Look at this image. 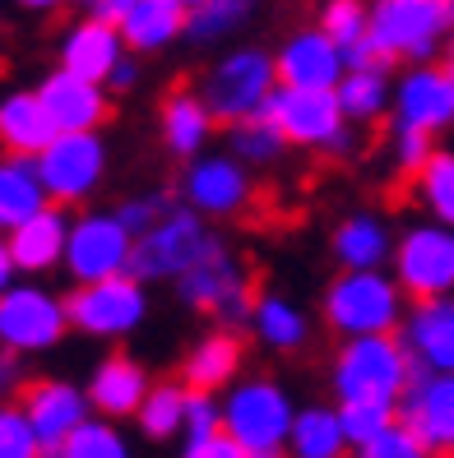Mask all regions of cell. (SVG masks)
Listing matches in <instances>:
<instances>
[{
	"label": "cell",
	"mask_w": 454,
	"mask_h": 458,
	"mask_svg": "<svg viewBox=\"0 0 454 458\" xmlns=\"http://www.w3.org/2000/svg\"><path fill=\"white\" fill-rule=\"evenodd\" d=\"M413 357L398 334H362L343 338L330 385L338 403H398L413 385Z\"/></svg>",
	"instance_id": "cell-1"
},
{
	"label": "cell",
	"mask_w": 454,
	"mask_h": 458,
	"mask_svg": "<svg viewBox=\"0 0 454 458\" xmlns=\"http://www.w3.org/2000/svg\"><path fill=\"white\" fill-rule=\"evenodd\" d=\"M404 287L385 268H343L325 287V325L343 338L362 334H398L404 325Z\"/></svg>",
	"instance_id": "cell-2"
},
{
	"label": "cell",
	"mask_w": 454,
	"mask_h": 458,
	"mask_svg": "<svg viewBox=\"0 0 454 458\" xmlns=\"http://www.w3.org/2000/svg\"><path fill=\"white\" fill-rule=\"evenodd\" d=\"M454 38V0H371V42L381 56L422 65Z\"/></svg>",
	"instance_id": "cell-3"
},
{
	"label": "cell",
	"mask_w": 454,
	"mask_h": 458,
	"mask_svg": "<svg viewBox=\"0 0 454 458\" xmlns=\"http://www.w3.org/2000/svg\"><path fill=\"white\" fill-rule=\"evenodd\" d=\"M176 296L191 310H209L223 329L251 325V310H255V292H251L246 264L218 232H213L209 250L176 278Z\"/></svg>",
	"instance_id": "cell-4"
},
{
	"label": "cell",
	"mask_w": 454,
	"mask_h": 458,
	"mask_svg": "<svg viewBox=\"0 0 454 458\" xmlns=\"http://www.w3.org/2000/svg\"><path fill=\"white\" fill-rule=\"evenodd\" d=\"M297 408L278 380H236L223 403V430L251 458H287Z\"/></svg>",
	"instance_id": "cell-5"
},
{
	"label": "cell",
	"mask_w": 454,
	"mask_h": 458,
	"mask_svg": "<svg viewBox=\"0 0 454 458\" xmlns=\"http://www.w3.org/2000/svg\"><path fill=\"white\" fill-rule=\"evenodd\" d=\"M209 223L191 204H176L158 218L149 232L135 236V255H130V274L140 283H176L204 250H209Z\"/></svg>",
	"instance_id": "cell-6"
},
{
	"label": "cell",
	"mask_w": 454,
	"mask_h": 458,
	"mask_svg": "<svg viewBox=\"0 0 454 458\" xmlns=\"http://www.w3.org/2000/svg\"><path fill=\"white\" fill-rule=\"evenodd\" d=\"M274 89H278V61L260 47H236L204 74L200 93L209 102V112L223 125H232V121L260 116L264 102L274 98Z\"/></svg>",
	"instance_id": "cell-7"
},
{
	"label": "cell",
	"mask_w": 454,
	"mask_h": 458,
	"mask_svg": "<svg viewBox=\"0 0 454 458\" xmlns=\"http://www.w3.org/2000/svg\"><path fill=\"white\" fill-rule=\"evenodd\" d=\"M270 116L287 144L302 148H320V153H348L353 134H348V116L338 106V89H292L278 84L274 98L264 102Z\"/></svg>",
	"instance_id": "cell-8"
},
{
	"label": "cell",
	"mask_w": 454,
	"mask_h": 458,
	"mask_svg": "<svg viewBox=\"0 0 454 458\" xmlns=\"http://www.w3.org/2000/svg\"><path fill=\"white\" fill-rule=\"evenodd\" d=\"M65 310H70V329L116 343L144 325L149 296L135 274H116V278H98V283H74V292L65 296Z\"/></svg>",
	"instance_id": "cell-9"
},
{
	"label": "cell",
	"mask_w": 454,
	"mask_h": 458,
	"mask_svg": "<svg viewBox=\"0 0 454 458\" xmlns=\"http://www.w3.org/2000/svg\"><path fill=\"white\" fill-rule=\"evenodd\" d=\"M70 329L65 296L47 292L42 283H14L0 296V352H51Z\"/></svg>",
	"instance_id": "cell-10"
},
{
	"label": "cell",
	"mask_w": 454,
	"mask_h": 458,
	"mask_svg": "<svg viewBox=\"0 0 454 458\" xmlns=\"http://www.w3.org/2000/svg\"><path fill=\"white\" fill-rule=\"evenodd\" d=\"M394 278L413 301L426 296H454V227L417 223L394 241Z\"/></svg>",
	"instance_id": "cell-11"
},
{
	"label": "cell",
	"mask_w": 454,
	"mask_h": 458,
	"mask_svg": "<svg viewBox=\"0 0 454 458\" xmlns=\"http://www.w3.org/2000/svg\"><path fill=\"white\" fill-rule=\"evenodd\" d=\"M51 204H84L107 176V144L98 130H61L38 153Z\"/></svg>",
	"instance_id": "cell-12"
},
{
	"label": "cell",
	"mask_w": 454,
	"mask_h": 458,
	"mask_svg": "<svg viewBox=\"0 0 454 458\" xmlns=\"http://www.w3.org/2000/svg\"><path fill=\"white\" fill-rule=\"evenodd\" d=\"M130 255H135V232L121 223V213H84L70 223L65 274L74 283L130 274Z\"/></svg>",
	"instance_id": "cell-13"
},
{
	"label": "cell",
	"mask_w": 454,
	"mask_h": 458,
	"mask_svg": "<svg viewBox=\"0 0 454 458\" xmlns=\"http://www.w3.org/2000/svg\"><path fill=\"white\" fill-rule=\"evenodd\" d=\"M255 199V181L236 153H200L181 172V204L204 218H236Z\"/></svg>",
	"instance_id": "cell-14"
},
{
	"label": "cell",
	"mask_w": 454,
	"mask_h": 458,
	"mask_svg": "<svg viewBox=\"0 0 454 458\" xmlns=\"http://www.w3.org/2000/svg\"><path fill=\"white\" fill-rule=\"evenodd\" d=\"M398 421L417 430L432 458H454V370H413V385L398 398Z\"/></svg>",
	"instance_id": "cell-15"
},
{
	"label": "cell",
	"mask_w": 454,
	"mask_h": 458,
	"mask_svg": "<svg viewBox=\"0 0 454 458\" xmlns=\"http://www.w3.org/2000/svg\"><path fill=\"white\" fill-rule=\"evenodd\" d=\"M394 125L436 134L454 125V74L422 61L394 84Z\"/></svg>",
	"instance_id": "cell-16"
},
{
	"label": "cell",
	"mask_w": 454,
	"mask_h": 458,
	"mask_svg": "<svg viewBox=\"0 0 454 458\" xmlns=\"http://www.w3.org/2000/svg\"><path fill=\"white\" fill-rule=\"evenodd\" d=\"M278 84H292V89H338L343 70H348V56L343 47L320 29H297L283 47H278Z\"/></svg>",
	"instance_id": "cell-17"
},
{
	"label": "cell",
	"mask_w": 454,
	"mask_h": 458,
	"mask_svg": "<svg viewBox=\"0 0 454 458\" xmlns=\"http://www.w3.org/2000/svg\"><path fill=\"white\" fill-rule=\"evenodd\" d=\"M398 338H404L408 357L417 370H454V296H426V301H413V310L398 325Z\"/></svg>",
	"instance_id": "cell-18"
},
{
	"label": "cell",
	"mask_w": 454,
	"mask_h": 458,
	"mask_svg": "<svg viewBox=\"0 0 454 458\" xmlns=\"http://www.w3.org/2000/svg\"><path fill=\"white\" fill-rule=\"evenodd\" d=\"M19 403H23V412H29L42 445H65L70 430H79L93 412L89 389H79L70 380H33V385H23Z\"/></svg>",
	"instance_id": "cell-19"
},
{
	"label": "cell",
	"mask_w": 454,
	"mask_h": 458,
	"mask_svg": "<svg viewBox=\"0 0 454 458\" xmlns=\"http://www.w3.org/2000/svg\"><path fill=\"white\" fill-rule=\"evenodd\" d=\"M70 223H74V218H65V204H47L42 213H33L29 223H19L14 232H5L19 274L42 278V274H51V268H65Z\"/></svg>",
	"instance_id": "cell-20"
},
{
	"label": "cell",
	"mask_w": 454,
	"mask_h": 458,
	"mask_svg": "<svg viewBox=\"0 0 454 458\" xmlns=\"http://www.w3.org/2000/svg\"><path fill=\"white\" fill-rule=\"evenodd\" d=\"M42 106L51 112V121H56V130H98L107 121V84H98V79H84L74 70H51L42 84Z\"/></svg>",
	"instance_id": "cell-21"
},
{
	"label": "cell",
	"mask_w": 454,
	"mask_h": 458,
	"mask_svg": "<svg viewBox=\"0 0 454 458\" xmlns=\"http://www.w3.org/2000/svg\"><path fill=\"white\" fill-rule=\"evenodd\" d=\"M125 38H121V23L112 19H79L74 29H65L61 38V65L74 70V74H84V79H98V84H107V74L116 70V61L125 56Z\"/></svg>",
	"instance_id": "cell-22"
},
{
	"label": "cell",
	"mask_w": 454,
	"mask_h": 458,
	"mask_svg": "<svg viewBox=\"0 0 454 458\" xmlns=\"http://www.w3.org/2000/svg\"><path fill=\"white\" fill-rule=\"evenodd\" d=\"M89 403H93V412L98 417H112V421H121V417H135L140 408H144V398H149V389H153V380H149V370L135 361V357H102L98 366H93V375H89Z\"/></svg>",
	"instance_id": "cell-23"
},
{
	"label": "cell",
	"mask_w": 454,
	"mask_h": 458,
	"mask_svg": "<svg viewBox=\"0 0 454 458\" xmlns=\"http://www.w3.org/2000/svg\"><path fill=\"white\" fill-rule=\"evenodd\" d=\"M56 121L42 106L38 89H14L0 98V148L19 157H38L51 140H56Z\"/></svg>",
	"instance_id": "cell-24"
},
{
	"label": "cell",
	"mask_w": 454,
	"mask_h": 458,
	"mask_svg": "<svg viewBox=\"0 0 454 458\" xmlns=\"http://www.w3.org/2000/svg\"><path fill=\"white\" fill-rule=\"evenodd\" d=\"M185 23H191V5L185 0H135L125 14H121V38L130 51H163L176 38H185Z\"/></svg>",
	"instance_id": "cell-25"
},
{
	"label": "cell",
	"mask_w": 454,
	"mask_h": 458,
	"mask_svg": "<svg viewBox=\"0 0 454 458\" xmlns=\"http://www.w3.org/2000/svg\"><path fill=\"white\" fill-rule=\"evenodd\" d=\"M47 204H51V191L42 181L38 157H19V153L0 157V232H14Z\"/></svg>",
	"instance_id": "cell-26"
},
{
	"label": "cell",
	"mask_w": 454,
	"mask_h": 458,
	"mask_svg": "<svg viewBox=\"0 0 454 458\" xmlns=\"http://www.w3.org/2000/svg\"><path fill=\"white\" fill-rule=\"evenodd\" d=\"M163 144H167V153H176V157H200V148L209 144V134H213V125H218V116L209 112V102H204V93H191V89H172L167 98H163Z\"/></svg>",
	"instance_id": "cell-27"
},
{
	"label": "cell",
	"mask_w": 454,
	"mask_h": 458,
	"mask_svg": "<svg viewBox=\"0 0 454 458\" xmlns=\"http://www.w3.org/2000/svg\"><path fill=\"white\" fill-rule=\"evenodd\" d=\"M236 375H242V338L236 329H213L204 334L191 352H185V366H181V380L191 389H227Z\"/></svg>",
	"instance_id": "cell-28"
},
{
	"label": "cell",
	"mask_w": 454,
	"mask_h": 458,
	"mask_svg": "<svg viewBox=\"0 0 454 458\" xmlns=\"http://www.w3.org/2000/svg\"><path fill=\"white\" fill-rule=\"evenodd\" d=\"M334 259H338V268H385L394 259L390 227L376 213H348L334 227Z\"/></svg>",
	"instance_id": "cell-29"
},
{
	"label": "cell",
	"mask_w": 454,
	"mask_h": 458,
	"mask_svg": "<svg viewBox=\"0 0 454 458\" xmlns=\"http://www.w3.org/2000/svg\"><path fill=\"white\" fill-rule=\"evenodd\" d=\"M353 440L343 430L338 408H325V403L297 408V421H292V436H287V458H343Z\"/></svg>",
	"instance_id": "cell-30"
},
{
	"label": "cell",
	"mask_w": 454,
	"mask_h": 458,
	"mask_svg": "<svg viewBox=\"0 0 454 458\" xmlns=\"http://www.w3.org/2000/svg\"><path fill=\"white\" fill-rule=\"evenodd\" d=\"M251 334L270 347V352H297V347L311 338L306 315L278 292H260L255 310H251Z\"/></svg>",
	"instance_id": "cell-31"
},
{
	"label": "cell",
	"mask_w": 454,
	"mask_h": 458,
	"mask_svg": "<svg viewBox=\"0 0 454 458\" xmlns=\"http://www.w3.org/2000/svg\"><path fill=\"white\" fill-rule=\"evenodd\" d=\"M390 65H348L338 79V106L348 121H376L385 106L394 102L390 89Z\"/></svg>",
	"instance_id": "cell-32"
},
{
	"label": "cell",
	"mask_w": 454,
	"mask_h": 458,
	"mask_svg": "<svg viewBox=\"0 0 454 458\" xmlns=\"http://www.w3.org/2000/svg\"><path fill=\"white\" fill-rule=\"evenodd\" d=\"M185 403H191V385H176V380H163V385H153L149 398H144V408L135 412L140 430L149 440H172L185 430Z\"/></svg>",
	"instance_id": "cell-33"
},
{
	"label": "cell",
	"mask_w": 454,
	"mask_h": 458,
	"mask_svg": "<svg viewBox=\"0 0 454 458\" xmlns=\"http://www.w3.org/2000/svg\"><path fill=\"white\" fill-rule=\"evenodd\" d=\"M227 130H232V134H227V148L242 157V163H255V167L274 163V157L287 148L283 130L264 116V112H260V116H246V121H232Z\"/></svg>",
	"instance_id": "cell-34"
},
{
	"label": "cell",
	"mask_w": 454,
	"mask_h": 458,
	"mask_svg": "<svg viewBox=\"0 0 454 458\" xmlns=\"http://www.w3.org/2000/svg\"><path fill=\"white\" fill-rule=\"evenodd\" d=\"M251 10H255V0H209V5H195L191 23H185V38L209 47V42H218V38L242 29L251 19Z\"/></svg>",
	"instance_id": "cell-35"
},
{
	"label": "cell",
	"mask_w": 454,
	"mask_h": 458,
	"mask_svg": "<svg viewBox=\"0 0 454 458\" xmlns=\"http://www.w3.org/2000/svg\"><path fill=\"white\" fill-rule=\"evenodd\" d=\"M413 185H417L426 213H432L436 223L454 227V153H441V148H436L432 163L413 176Z\"/></svg>",
	"instance_id": "cell-36"
},
{
	"label": "cell",
	"mask_w": 454,
	"mask_h": 458,
	"mask_svg": "<svg viewBox=\"0 0 454 458\" xmlns=\"http://www.w3.org/2000/svg\"><path fill=\"white\" fill-rule=\"evenodd\" d=\"M320 29H325L343 47V56H348L353 47H362L371 38V5L366 0H325V5H320Z\"/></svg>",
	"instance_id": "cell-37"
},
{
	"label": "cell",
	"mask_w": 454,
	"mask_h": 458,
	"mask_svg": "<svg viewBox=\"0 0 454 458\" xmlns=\"http://www.w3.org/2000/svg\"><path fill=\"white\" fill-rule=\"evenodd\" d=\"M65 458H130V440L112 417H89L79 430H70Z\"/></svg>",
	"instance_id": "cell-38"
},
{
	"label": "cell",
	"mask_w": 454,
	"mask_h": 458,
	"mask_svg": "<svg viewBox=\"0 0 454 458\" xmlns=\"http://www.w3.org/2000/svg\"><path fill=\"white\" fill-rule=\"evenodd\" d=\"M0 458H42V440L23 403H0Z\"/></svg>",
	"instance_id": "cell-39"
},
{
	"label": "cell",
	"mask_w": 454,
	"mask_h": 458,
	"mask_svg": "<svg viewBox=\"0 0 454 458\" xmlns=\"http://www.w3.org/2000/svg\"><path fill=\"white\" fill-rule=\"evenodd\" d=\"M338 417H343V430H348V440L357 449L398 421V403H338Z\"/></svg>",
	"instance_id": "cell-40"
},
{
	"label": "cell",
	"mask_w": 454,
	"mask_h": 458,
	"mask_svg": "<svg viewBox=\"0 0 454 458\" xmlns=\"http://www.w3.org/2000/svg\"><path fill=\"white\" fill-rule=\"evenodd\" d=\"M357 458H432V449L417 440V430L408 421H394V426L381 430L376 440L357 445Z\"/></svg>",
	"instance_id": "cell-41"
},
{
	"label": "cell",
	"mask_w": 454,
	"mask_h": 458,
	"mask_svg": "<svg viewBox=\"0 0 454 458\" xmlns=\"http://www.w3.org/2000/svg\"><path fill=\"white\" fill-rule=\"evenodd\" d=\"M167 208H176V199L167 195V191H144V195H130V199H121L116 204V213H121V223L130 227V232H149L158 218H163Z\"/></svg>",
	"instance_id": "cell-42"
},
{
	"label": "cell",
	"mask_w": 454,
	"mask_h": 458,
	"mask_svg": "<svg viewBox=\"0 0 454 458\" xmlns=\"http://www.w3.org/2000/svg\"><path fill=\"white\" fill-rule=\"evenodd\" d=\"M432 153H436V144H432L426 130H398L394 125V167L404 176H417L426 163H432Z\"/></svg>",
	"instance_id": "cell-43"
},
{
	"label": "cell",
	"mask_w": 454,
	"mask_h": 458,
	"mask_svg": "<svg viewBox=\"0 0 454 458\" xmlns=\"http://www.w3.org/2000/svg\"><path fill=\"white\" fill-rule=\"evenodd\" d=\"M223 430V403L209 389H191V403H185V440H200Z\"/></svg>",
	"instance_id": "cell-44"
},
{
	"label": "cell",
	"mask_w": 454,
	"mask_h": 458,
	"mask_svg": "<svg viewBox=\"0 0 454 458\" xmlns=\"http://www.w3.org/2000/svg\"><path fill=\"white\" fill-rule=\"evenodd\" d=\"M181 458H251L242 445H236L227 430H213V436H200V440H185Z\"/></svg>",
	"instance_id": "cell-45"
},
{
	"label": "cell",
	"mask_w": 454,
	"mask_h": 458,
	"mask_svg": "<svg viewBox=\"0 0 454 458\" xmlns=\"http://www.w3.org/2000/svg\"><path fill=\"white\" fill-rule=\"evenodd\" d=\"M135 79H140V65L130 61V56H121L116 70L107 74V89H112V93H125V89H135Z\"/></svg>",
	"instance_id": "cell-46"
},
{
	"label": "cell",
	"mask_w": 454,
	"mask_h": 458,
	"mask_svg": "<svg viewBox=\"0 0 454 458\" xmlns=\"http://www.w3.org/2000/svg\"><path fill=\"white\" fill-rule=\"evenodd\" d=\"M89 14H98V19H112V23H121V14L135 5V0H79Z\"/></svg>",
	"instance_id": "cell-47"
},
{
	"label": "cell",
	"mask_w": 454,
	"mask_h": 458,
	"mask_svg": "<svg viewBox=\"0 0 454 458\" xmlns=\"http://www.w3.org/2000/svg\"><path fill=\"white\" fill-rule=\"evenodd\" d=\"M14 278H19V264L10 255V236H0V296L14 287Z\"/></svg>",
	"instance_id": "cell-48"
},
{
	"label": "cell",
	"mask_w": 454,
	"mask_h": 458,
	"mask_svg": "<svg viewBox=\"0 0 454 458\" xmlns=\"http://www.w3.org/2000/svg\"><path fill=\"white\" fill-rule=\"evenodd\" d=\"M19 385V352H0V394Z\"/></svg>",
	"instance_id": "cell-49"
},
{
	"label": "cell",
	"mask_w": 454,
	"mask_h": 458,
	"mask_svg": "<svg viewBox=\"0 0 454 458\" xmlns=\"http://www.w3.org/2000/svg\"><path fill=\"white\" fill-rule=\"evenodd\" d=\"M23 10H38V14H47V10H61L65 0H19Z\"/></svg>",
	"instance_id": "cell-50"
},
{
	"label": "cell",
	"mask_w": 454,
	"mask_h": 458,
	"mask_svg": "<svg viewBox=\"0 0 454 458\" xmlns=\"http://www.w3.org/2000/svg\"><path fill=\"white\" fill-rule=\"evenodd\" d=\"M445 51H450V61H445V70L454 74V38H450V47H445Z\"/></svg>",
	"instance_id": "cell-51"
},
{
	"label": "cell",
	"mask_w": 454,
	"mask_h": 458,
	"mask_svg": "<svg viewBox=\"0 0 454 458\" xmlns=\"http://www.w3.org/2000/svg\"><path fill=\"white\" fill-rule=\"evenodd\" d=\"M185 5H191V10H195V5H209V0H185Z\"/></svg>",
	"instance_id": "cell-52"
}]
</instances>
